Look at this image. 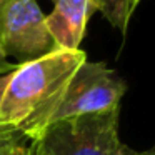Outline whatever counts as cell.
Returning a JSON list of instances; mask_svg holds the SVG:
<instances>
[{
	"mask_svg": "<svg viewBox=\"0 0 155 155\" xmlns=\"http://www.w3.org/2000/svg\"><path fill=\"white\" fill-rule=\"evenodd\" d=\"M10 140H12V138H10ZM5 142H8V140H0V150H2V148H4Z\"/></svg>",
	"mask_w": 155,
	"mask_h": 155,
	"instance_id": "cell-12",
	"label": "cell"
},
{
	"mask_svg": "<svg viewBox=\"0 0 155 155\" xmlns=\"http://www.w3.org/2000/svg\"><path fill=\"white\" fill-rule=\"evenodd\" d=\"M20 64H10V62L7 60V55H5V52L2 50V47H0V75H5V74H10V72H14L15 68L18 67Z\"/></svg>",
	"mask_w": 155,
	"mask_h": 155,
	"instance_id": "cell-9",
	"label": "cell"
},
{
	"mask_svg": "<svg viewBox=\"0 0 155 155\" xmlns=\"http://www.w3.org/2000/svg\"><path fill=\"white\" fill-rule=\"evenodd\" d=\"M127 84L104 62L85 60L57 98L48 124L75 115L95 114L120 107Z\"/></svg>",
	"mask_w": 155,
	"mask_h": 155,
	"instance_id": "cell-3",
	"label": "cell"
},
{
	"mask_svg": "<svg viewBox=\"0 0 155 155\" xmlns=\"http://www.w3.org/2000/svg\"><path fill=\"white\" fill-rule=\"evenodd\" d=\"M92 8L98 10L115 28L127 34L128 20H130L132 12L135 10L132 5V0H90Z\"/></svg>",
	"mask_w": 155,
	"mask_h": 155,
	"instance_id": "cell-6",
	"label": "cell"
},
{
	"mask_svg": "<svg viewBox=\"0 0 155 155\" xmlns=\"http://www.w3.org/2000/svg\"><path fill=\"white\" fill-rule=\"evenodd\" d=\"M0 2H2V0H0Z\"/></svg>",
	"mask_w": 155,
	"mask_h": 155,
	"instance_id": "cell-15",
	"label": "cell"
},
{
	"mask_svg": "<svg viewBox=\"0 0 155 155\" xmlns=\"http://www.w3.org/2000/svg\"><path fill=\"white\" fill-rule=\"evenodd\" d=\"M0 47L7 57L17 58L18 64L58 50L37 0L0 2Z\"/></svg>",
	"mask_w": 155,
	"mask_h": 155,
	"instance_id": "cell-4",
	"label": "cell"
},
{
	"mask_svg": "<svg viewBox=\"0 0 155 155\" xmlns=\"http://www.w3.org/2000/svg\"><path fill=\"white\" fill-rule=\"evenodd\" d=\"M25 137H15L5 142L4 148L0 150V155H32L30 145L25 143Z\"/></svg>",
	"mask_w": 155,
	"mask_h": 155,
	"instance_id": "cell-7",
	"label": "cell"
},
{
	"mask_svg": "<svg viewBox=\"0 0 155 155\" xmlns=\"http://www.w3.org/2000/svg\"><path fill=\"white\" fill-rule=\"evenodd\" d=\"M138 4H140V0H132V5H134V8H135V7H137V5H138Z\"/></svg>",
	"mask_w": 155,
	"mask_h": 155,
	"instance_id": "cell-11",
	"label": "cell"
},
{
	"mask_svg": "<svg viewBox=\"0 0 155 155\" xmlns=\"http://www.w3.org/2000/svg\"><path fill=\"white\" fill-rule=\"evenodd\" d=\"M10 75H12V72L10 74H5V75H0V105H2L4 92H5V88H7L8 80H10ZM15 137H22V135L15 134V132H12V130H8V128L0 125V140H10V138H15Z\"/></svg>",
	"mask_w": 155,
	"mask_h": 155,
	"instance_id": "cell-8",
	"label": "cell"
},
{
	"mask_svg": "<svg viewBox=\"0 0 155 155\" xmlns=\"http://www.w3.org/2000/svg\"><path fill=\"white\" fill-rule=\"evenodd\" d=\"M30 152H32V155H35V153H34V150H32V147H30Z\"/></svg>",
	"mask_w": 155,
	"mask_h": 155,
	"instance_id": "cell-13",
	"label": "cell"
},
{
	"mask_svg": "<svg viewBox=\"0 0 155 155\" xmlns=\"http://www.w3.org/2000/svg\"><path fill=\"white\" fill-rule=\"evenodd\" d=\"M54 10L45 17V25L60 50H78L87 22L94 14L90 0H55Z\"/></svg>",
	"mask_w": 155,
	"mask_h": 155,
	"instance_id": "cell-5",
	"label": "cell"
},
{
	"mask_svg": "<svg viewBox=\"0 0 155 155\" xmlns=\"http://www.w3.org/2000/svg\"><path fill=\"white\" fill-rule=\"evenodd\" d=\"M84 50H54L20 64L10 75L0 105V125L34 140L47 125L57 98L84 62Z\"/></svg>",
	"mask_w": 155,
	"mask_h": 155,
	"instance_id": "cell-1",
	"label": "cell"
},
{
	"mask_svg": "<svg viewBox=\"0 0 155 155\" xmlns=\"http://www.w3.org/2000/svg\"><path fill=\"white\" fill-rule=\"evenodd\" d=\"M122 155H155V145L147 150H132L127 145H124V150H122Z\"/></svg>",
	"mask_w": 155,
	"mask_h": 155,
	"instance_id": "cell-10",
	"label": "cell"
},
{
	"mask_svg": "<svg viewBox=\"0 0 155 155\" xmlns=\"http://www.w3.org/2000/svg\"><path fill=\"white\" fill-rule=\"evenodd\" d=\"M52 2H55V0H52Z\"/></svg>",
	"mask_w": 155,
	"mask_h": 155,
	"instance_id": "cell-14",
	"label": "cell"
},
{
	"mask_svg": "<svg viewBox=\"0 0 155 155\" xmlns=\"http://www.w3.org/2000/svg\"><path fill=\"white\" fill-rule=\"evenodd\" d=\"M120 107L60 118L45 125L30 142L35 155H122Z\"/></svg>",
	"mask_w": 155,
	"mask_h": 155,
	"instance_id": "cell-2",
	"label": "cell"
}]
</instances>
